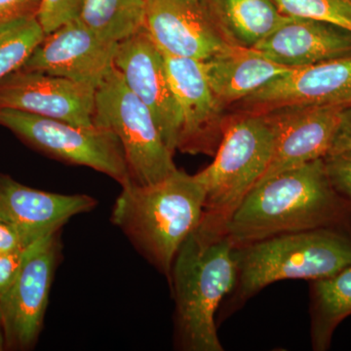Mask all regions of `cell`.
I'll list each match as a JSON object with an SVG mask.
<instances>
[{
  "label": "cell",
  "mask_w": 351,
  "mask_h": 351,
  "mask_svg": "<svg viewBox=\"0 0 351 351\" xmlns=\"http://www.w3.org/2000/svg\"><path fill=\"white\" fill-rule=\"evenodd\" d=\"M316 228H351V203L332 186L324 158L258 184L233 214L226 235L239 248Z\"/></svg>",
  "instance_id": "1"
},
{
  "label": "cell",
  "mask_w": 351,
  "mask_h": 351,
  "mask_svg": "<svg viewBox=\"0 0 351 351\" xmlns=\"http://www.w3.org/2000/svg\"><path fill=\"white\" fill-rule=\"evenodd\" d=\"M110 221L169 280L178 252L199 226L206 189L197 174L177 169L152 184L121 186Z\"/></svg>",
  "instance_id": "2"
},
{
  "label": "cell",
  "mask_w": 351,
  "mask_h": 351,
  "mask_svg": "<svg viewBox=\"0 0 351 351\" xmlns=\"http://www.w3.org/2000/svg\"><path fill=\"white\" fill-rule=\"evenodd\" d=\"M237 247L228 237L207 241L195 232L176 256L170 278L175 345L184 351H223L216 314L237 279Z\"/></svg>",
  "instance_id": "3"
},
{
  "label": "cell",
  "mask_w": 351,
  "mask_h": 351,
  "mask_svg": "<svg viewBox=\"0 0 351 351\" xmlns=\"http://www.w3.org/2000/svg\"><path fill=\"white\" fill-rule=\"evenodd\" d=\"M271 112H243L226 120L213 162L197 173L206 189L195 234L207 241L226 237V226L269 167L276 141Z\"/></svg>",
  "instance_id": "4"
},
{
  "label": "cell",
  "mask_w": 351,
  "mask_h": 351,
  "mask_svg": "<svg viewBox=\"0 0 351 351\" xmlns=\"http://www.w3.org/2000/svg\"><path fill=\"white\" fill-rule=\"evenodd\" d=\"M237 279L226 308L233 313L263 288L287 279L319 280L351 267V228H316L239 247Z\"/></svg>",
  "instance_id": "5"
},
{
  "label": "cell",
  "mask_w": 351,
  "mask_h": 351,
  "mask_svg": "<svg viewBox=\"0 0 351 351\" xmlns=\"http://www.w3.org/2000/svg\"><path fill=\"white\" fill-rule=\"evenodd\" d=\"M93 124L119 138L134 184H156L178 169L149 108L115 68L96 89Z\"/></svg>",
  "instance_id": "6"
},
{
  "label": "cell",
  "mask_w": 351,
  "mask_h": 351,
  "mask_svg": "<svg viewBox=\"0 0 351 351\" xmlns=\"http://www.w3.org/2000/svg\"><path fill=\"white\" fill-rule=\"evenodd\" d=\"M0 125L46 156L98 171L121 186L131 182L122 145L108 129L73 125L10 108H0Z\"/></svg>",
  "instance_id": "7"
},
{
  "label": "cell",
  "mask_w": 351,
  "mask_h": 351,
  "mask_svg": "<svg viewBox=\"0 0 351 351\" xmlns=\"http://www.w3.org/2000/svg\"><path fill=\"white\" fill-rule=\"evenodd\" d=\"M62 230L41 237L27 248L15 280L0 298L6 350H31L38 343L63 256Z\"/></svg>",
  "instance_id": "8"
},
{
  "label": "cell",
  "mask_w": 351,
  "mask_h": 351,
  "mask_svg": "<svg viewBox=\"0 0 351 351\" xmlns=\"http://www.w3.org/2000/svg\"><path fill=\"white\" fill-rule=\"evenodd\" d=\"M144 29L163 54L199 62L240 46L206 0H145Z\"/></svg>",
  "instance_id": "9"
},
{
  "label": "cell",
  "mask_w": 351,
  "mask_h": 351,
  "mask_svg": "<svg viewBox=\"0 0 351 351\" xmlns=\"http://www.w3.org/2000/svg\"><path fill=\"white\" fill-rule=\"evenodd\" d=\"M113 64L129 89L149 108L164 143L171 152L177 151L181 129L179 107L163 53L144 27L120 41Z\"/></svg>",
  "instance_id": "10"
},
{
  "label": "cell",
  "mask_w": 351,
  "mask_h": 351,
  "mask_svg": "<svg viewBox=\"0 0 351 351\" xmlns=\"http://www.w3.org/2000/svg\"><path fill=\"white\" fill-rule=\"evenodd\" d=\"M243 112L351 104V55L295 69L239 101Z\"/></svg>",
  "instance_id": "11"
},
{
  "label": "cell",
  "mask_w": 351,
  "mask_h": 351,
  "mask_svg": "<svg viewBox=\"0 0 351 351\" xmlns=\"http://www.w3.org/2000/svg\"><path fill=\"white\" fill-rule=\"evenodd\" d=\"M117 45L95 34L77 18L46 34L22 69L97 89L114 68Z\"/></svg>",
  "instance_id": "12"
},
{
  "label": "cell",
  "mask_w": 351,
  "mask_h": 351,
  "mask_svg": "<svg viewBox=\"0 0 351 351\" xmlns=\"http://www.w3.org/2000/svg\"><path fill=\"white\" fill-rule=\"evenodd\" d=\"M163 55L181 115L177 151L216 154L226 120L221 113L223 107L210 87L202 63L189 58Z\"/></svg>",
  "instance_id": "13"
},
{
  "label": "cell",
  "mask_w": 351,
  "mask_h": 351,
  "mask_svg": "<svg viewBox=\"0 0 351 351\" xmlns=\"http://www.w3.org/2000/svg\"><path fill=\"white\" fill-rule=\"evenodd\" d=\"M96 89L66 78L20 69L0 80V108L92 126Z\"/></svg>",
  "instance_id": "14"
},
{
  "label": "cell",
  "mask_w": 351,
  "mask_h": 351,
  "mask_svg": "<svg viewBox=\"0 0 351 351\" xmlns=\"http://www.w3.org/2000/svg\"><path fill=\"white\" fill-rule=\"evenodd\" d=\"M343 108L290 107L269 112L276 119V145L269 167L257 186L285 171L327 156Z\"/></svg>",
  "instance_id": "15"
},
{
  "label": "cell",
  "mask_w": 351,
  "mask_h": 351,
  "mask_svg": "<svg viewBox=\"0 0 351 351\" xmlns=\"http://www.w3.org/2000/svg\"><path fill=\"white\" fill-rule=\"evenodd\" d=\"M87 195H61L29 188L0 173V219L38 240L96 208Z\"/></svg>",
  "instance_id": "16"
},
{
  "label": "cell",
  "mask_w": 351,
  "mask_h": 351,
  "mask_svg": "<svg viewBox=\"0 0 351 351\" xmlns=\"http://www.w3.org/2000/svg\"><path fill=\"white\" fill-rule=\"evenodd\" d=\"M253 49L286 68L301 69L350 56L351 31L321 21L287 17Z\"/></svg>",
  "instance_id": "17"
},
{
  "label": "cell",
  "mask_w": 351,
  "mask_h": 351,
  "mask_svg": "<svg viewBox=\"0 0 351 351\" xmlns=\"http://www.w3.org/2000/svg\"><path fill=\"white\" fill-rule=\"evenodd\" d=\"M208 82L223 107L258 91L292 69L267 59L253 48L237 46L201 62Z\"/></svg>",
  "instance_id": "18"
},
{
  "label": "cell",
  "mask_w": 351,
  "mask_h": 351,
  "mask_svg": "<svg viewBox=\"0 0 351 351\" xmlns=\"http://www.w3.org/2000/svg\"><path fill=\"white\" fill-rule=\"evenodd\" d=\"M311 339L313 350H328L339 325L351 315V267L311 281Z\"/></svg>",
  "instance_id": "19"
},
{
  "label": "cell",
  "mask_w": 351,
  "mask_h": 351,
  "mask_svg": "<svg viewBox=\"0 0 351 351\" xmlns=\"http://www.w3.org/2000/svg\"><path fill=\"white\" fill-rule=\"evenodd\" d=\"M219 11L235 43L247 48L257 45L287 18L272 0H219Z\"/></svg>",
  "instance_id": "20"
},
{
  "label": "cell",
  "mask_w": 351,
  "mask_h": 351,
  "mask_svg": "<svg viewBox=\"0 0 351 351\" xmlns=\"http://www.w3.org/2000/svg\"><path fill=\"white\" fill-rule=\"evenodd\" d=\"M145 0H84L78 19L95 34L119 43L141 31Z\"/></svg>",
  "instance_id": "21"
},
{
  "label": "cell",
  "mask_w": 351,
  "mask_h": 351,
  "mask_svg": "<svg viewBox=\"0 0 351 351\" xmlns=\"http://www.w3.org/2000/svg\"><path fill=\"white\" fill-rule=\"evenodd\" d=\"M45 36L38 18L0 24V80L22 69Z\"/></svg>",
  "instance_id": "22"
},
{
  "label": "cell",
  "mask_w": 351,
  "mask_h": 351,
  "mask_svg": "<svg viewBox=\"0 0 351 351\" xmlns=\"http://www.w3.org/2000/svg\"><path fill=\"white\" fill-rule=\"evenodd\" d=\"M287 17L329 23L351 31V4L346 0H272Z\"/></svg>",
  "instance_id": "23"
},
{
  "label": "cell",
  "mask_w": 351,
  "mask_h": 351,
  "mask_svg": "<svg viewBox=\"0 0 351 351\" xmlns=\"http://www.w3.org/2000/svg\"><path fill=\"white\" fill-rule=\"evenodd\" d=\"M84 0H43L38 19L45 34L77 19Z\"/></svg>",
  "instance_id": "24"
},
{
  "label": "cell",
  "mask_w": 351,
  "mask_h": 351,
  "mask_svg": "<svg viewBox=\"0 0 351 351\" xmlns=\"http://www.w3.org/2000/svg\"><path fill=\"white\" fill-rule=\"evenodd\" d=\"M324 162L332 186L351 203V152L329 154Z\"/></svg>",
  "instance_id": "25"
},
{
  "label": "cell",
  "mask_w": 351,
  "mask_h": 351,
  "mask_svg": "<svg viewBox=\"0 0 351 351\" xmlns=\"http://www.w3.org/2000/svg\"><path fill=\"white\" fill-rule=\"evenodd\" d=\"M43 0H0V24L24 18H38Z\"/></svg>",
  "instance_id": "26"
},
{
  "label": "cell",
  "mask_w": 351,
  "mask_h": 351,
  "mask_svg": "<svg viewBox=\"0 0 351 351\" xmlns=\"http://www.w3.org/2000/svg\"><path fill=\"white\" fill-rule=\"evenodd\" d=\"M38 240L32 239L19 228L0 219V254L27 250Z\"/></svg>",
  "instance_id": "27"
},
{
  "label": "cell",
  "mask_w": 351,
  "mask_h": 351,
  "mask_svg": "<svg viewBox=\"0 0 351 351\" xmlns=\"http://www.w3.org/2000/svg\"><path fill=\"white\" fill-rule=\"evenodd\" d=\"M27 250L0 254V298L5 294L11 284L15 280Z\"/></svg>",
  "instance_id": "28"
},
{
  "label": "cell",
  "mask_w": 351,
  "mask_h": 351,
  "mask_svg": "<svg viewBox=\"0 0 351 351\" xmlns=\"http://www.w3.org/2000/svg\"><path fill=\"white\" fill-rule=\"evenodd\" d=\"M345 152H351V104L341 110V121L329 154Z\"/></svg>",
  "instance_id": "29"
},
{
  "label": "cell",
  "mask_w": 351,
  "mask_h": 351,
  "mask_svg": "<svg viewBox=\"0 0 351 351\" xmlns=\"http://www.w3.org/2000/svg\"><path fill=\"white\" fill-rule=\"evenodd\" d=\"M6 350L5 335H4L3 321H2L1 311H0V351Z\"/></svg>",
  "instance_id": "30"
},
{
  "label": "cell",
  "mask_w": 351,
  "mask_h": 351,
  "mask_svg": "<svg viewBox=\"0 0 351 351\" xmlns=\"http://www.w3.org/2000/svg\"><path fill=\"white\" fill-rule=\"evenodd\" d=\"M206 1L210 2V3L214 4V5L219 7V0H206Z\"/></svg>",
  "instance_id": "31"
},
{
  "label": "cell",
  "mask_w": 351,
  "mask_h": 351,
  "mask_svg": "<svg viewBox=\"0 0 351 351\" xmlns=\"http://www.w3.org/2000/svg\"><path fill=\"white\" fill-rule=\"evenodd\" d=\"M346 1L350 2V3L351 4V0H346Z\"/></svg>",
  "instance_id": "32"
}]
</instances>
